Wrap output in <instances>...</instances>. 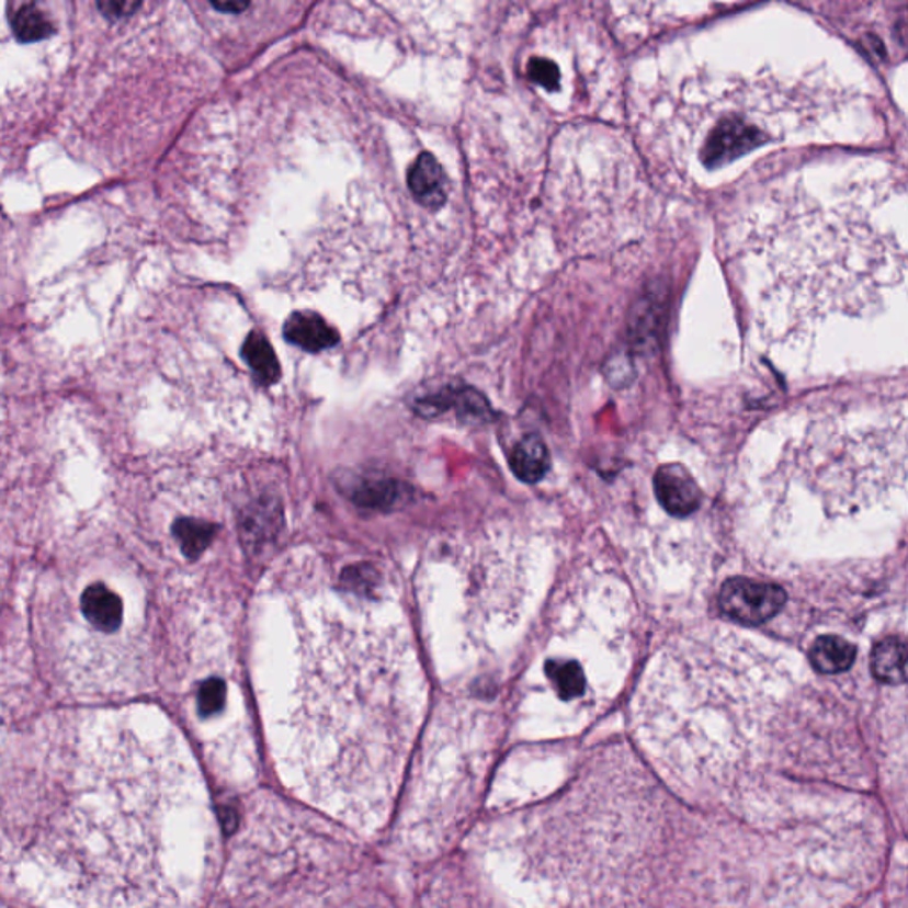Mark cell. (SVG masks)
<instances>
[{
	"label": "cell",
	"mask_w": 908,
	"mask_h": 908,
	"mask_svg": "<svg viewBox=\"0 0 908 908\" xmlns=\"http://www.w3.org/2000/svg\"><path fill=\"white\" fill-rule=\"evenodd\" d=\"M651 491L660 510L674 520L689 519L703 504V490L680 462L658 465Z\"/></svg>",
	"instance_id": "cell-7"
},
{
	"label": "cell",
	"mask_w": 908,
	"mask_h": 908,
	"mask_svg": "<svg viewBox=\"0 0 908 908\" xmlns=\"http://www.w3.org/2000/svg\"><path fill=\"white\" fill-rule=\"evenodd\" d=\"M241 357L251 367L256 378L264 385H272L281 378V364L266 336L252 330L241 347Z\"/></svg>",
	"instance_id": "cell-13"
},
{
	"label": "cell",
	"mask_w": 908,
	"mask_h": 908,
	"mask_svg": "<svg viewBox=\"0 0 908 908\" xmlns=\"http://www.w3.org/2000/svg\"><path fill=\"white\" fill-rule=\"evenodd\" d=\"M224 701H226V686L220 680H208L203 683L200 691V710L201 714H215L223 708Z\"/></svg>",
	"instance_id": "cell-18"
},
{
	"label": "cell",
	"mask_w": 908,
	"mask_h": 908,
	"mask_svg": "<svg viewBox=\"0 0 908 908\" xmlns=\"http://www.w3.org/2000/svg\"><path fill=\"white\" fill-rule=\"evenodd\" d=\"M718 603L724 614L746 625L769 622L783 609L786 593L783 588L751 579H731L723 586Z\"/></svg>",
	"instance_id": "cell-6"
},
{
	"label": "cell",
	"mask_w": 908,
	"mask_h": 908,
	"mask_svg": "<svg viewBox=\"0 0 908 908\" xmlns=\"http://www.w3.org/2000/svg\"><path fill=\"white\" fill-rule=\"evenodd\" d=\"M214 525L200 522V520H181L174 529L181 547L189 557H197L204 548L208 547L214 538Z\"/></svg>",
	"instance_id": "cell-16"
},
{
	"label": "cell",
	"mask_w": 908,
	"mask_h": 908,
	"mask_svg": "<svg viewBox=\"0 0 908 908\" xmlns=\"http://www.w3.org/2000/svg\"><path fill=\"white\" fill-rule=\"evenodd\" d=\"M217 855L208 790L174 735L68 726L4 774L2 878L33 908H200Z\"/></svg>",
	"instance_id": "cell-1"
},
{
	"label": "cell",
	"mask_w": 908,
	"mask_h": 908,
	"mask_svg": "<svg viewBox=\"0 0 908 908\" xmlns=\"http://www.w3.org/2000/svg\"><path fill=\"white\" fill-rule=\"evenodd\" d=\"M332 908H334V907H332Z\"/></svg>",
	"instance_id": "cell-21"
},
{
	"label": "cell",
	"mask_w": 908,
	"mask_h": 908,
	"mask_svg": "<svg viewBox=\"0 0 908 908\" xmlns=\"http://www.w3.org/2000/svg\"><path fill=\"white\" fill-rule=\"evenodd\" d=\"M82 612L98 631L116 632L123 623V602L107 586L94 584L86 589Z\"/></svg>",
	"instance_id": "cell-11"
},
{
	"label": "cell",
	"mask_w": 908,
	"mask_h": 908,
	"mask_svg": "<svg viewBox=\"0 0 908 908\" xmlns=\"http://www.w3.org/2000/svg\"><path fill=\"white\" fill-rule=\"evenodd\" d=\"M813 668L821 674H839L849 671L855 660V646L838 635H824L809 649Z\"/></svg>",
	"instance_id": "cell-12"
},
{
	"label": "cell",
	"mask_w": 908,
	"mask_h": 908,
	"mask_svg": "<svg viewBox=\"0 0 908 908\" xmlns=\"http://www.w3.org/2000/svg\"><path fill=\"white\" fill-rule=\"evenodd\" d=\"M752 246L779 334L876 315L908 300V181L853 172L832 185L788 183Z\"/></svg>",
	"instance_id": "cell-3"
},
{
	"label": "cell",
	"mask_w": 908,
	"mask_h": 908,
	"mask_svg": "<svg viewBox=\"0 0 908 908\" xmlns=\"http://www.w3.org/2000/svg\"><path fill=\"white\" fill-rule=\"evenodd\" d=\"M139 2H98V10L102 11L109 20H120L132 11L139 10Z\"/></svg>",
	"instance_id": "cell-19"
},
{
	"label": "cell",
	"mask_w": 908,
	"mask_h": 908,
	"mask_svg": "<svg viewBox=\"0 0 908 908\" xmlns=\"http://www.w3.org/2000/svg\"><path fill=\"white\" fill-rule=\"evenodd\" d=\"M307 660L281 720L279 772L300 801L371 830L389 811L412 738L413 658L395 634L341 625Z\"/></svg>",
	"instance_id": "cell-2"
},
{
	"label": "cell",
	"mask_w": 908,
	"mask_h": 908,
	"mask_svg": "<svg viewBox=\"0 0 908 908\" xmlns=\"http://www.w3.org/2000/svg\"><path fill=\"white\" fill-rule=\"evenodd\" d=\"M287 343L318 353L339 343L338 330L315 311H295L287 316L283 329Z\"/></svg>",
	"instance_id": "cell-8"
},
{
	"label": "cell",
	"mask_w": 908,
	"mask_h": 908,
	"mask_svg": "<svg viewBox=\"0 0 908 908\" xmlns=\"http://www.w3.org/2000/svg\"><path fill=\"white\" fill-rule=\"evenodd\" d=\"M767 126V116L754 114H726L708 132L701 158L706 168H723L738 157L749 154L774 137Z\"/></svg>",
	"instance_id": "cell-5"
},
{
	"label": "cell",
	"mask_w": 908,
	"mask_h": 908,
	"mask_svg": "<svg viewBox=\"0 0 908 908\" xmlns=\"http://www.w3.org/2000/svg\"><path fill=\"white\" fill-rule=\"evenodd\" d=\"M872 671L876 680L887 685L908 681V643L901 637H885L873 648Z\"/></svg>",
	"instance_id": "cell-10"
},
{
	"label": "cell",
	"mask_w": 908,
	"mask_h": 908,
	"mask_svg": "<svg viewBox=\"0 0 908 908\" xmlns=\"http://www.w3.org/2000/svg\"><path fill=\"white\" fill-rule=\"evenodd\" d=\"M529 77L534 80L536 84L548 91H556L561 82V75L556 63L551 59H543V57H533L527 65Z\"/></svg>",
	"instance_id": "cell-17"
},
{
	"label": "cell",
	"mask_w": 908,
	"mask_h": 908,
	"mask_svg": "<svg viewBox=\"0 0 908 908\" xmlns=\"http://www.w3.org/2000/svg\"><path fill=\"white\" fill-rule=\"evenodd\" d=\"M284 809L264 804L247 821L226 876L232 898H270L334 861V838Z\"/></svg>",
	"instance_id": "cell-4"
},
{
	"label": "cell",
	"mask_w": 908,
	"mask_h": 908,
	"mask_svg": "<svg viewBox=\"0 0 908 908\" xmlns=\"http://www.w3.org/2000/svg\"><path fill=\"white\" fill-rule=\"evenodd\" d=\"M407 181L413 197L427 208H439L447 200L445 174L433 155H419L408 171Z\"/></svg>",
	"instance_id": "cell-9"
},
{
	"label": "cell",
	"mask_w": 908,
	"mask_h": 908,
	"mask_svg": "<svg viewBox=\"0 0 908 908\" xmlns=\"http://www.w3.org/2000/svg\"><path fill=\"white\" fill-rule=\"evenodd\" d=\"M215 10L223 11V13H241L249 8V2H212Z\"/></svg>",
	"instance_id": "cell-20"
},
{
	"label": "cell",
	"mask_w": 908,
	"mask_h": 908,
	"mask_svg": "<svg viewBox=\"0 0 908 908\" xmlns=\"http://www.w3.org/2000/svg\"><path fill=\"white\" fill-rule=\"evenodd\" d=\"M13 33L20 42H42L54 34V24L36 4H25L14 13Z\"/></svg>",
	"instance_id": "cell-15"
},
{
	"label": "cell",
	"mask_w": 908,
	"mask_h": 908,
	"mask_svg": "<svg viewBox=\"0 0 908 908\" xmlns=\"http://www.w3.org/2000/svg\"><path fill=\"white\" fill-rule=\"evenodd\" d=\"M547 450L536 436H527L514 447L511 454V467L524 481H536L547 470Z\"/></svg>",
	"instance_id": "cell-14"
}]
</instances>
